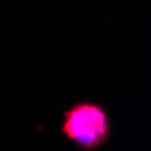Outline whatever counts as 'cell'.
Returning a JSON list of instances; mask_svg holds the SVG:
<instances>
[{
    "label": "cell",
    "mask_w": 151,
    "mask_h": 151,
    "mask_svg": "<svg viewBox=\"0 0 151 151\" xmlns=\"http://www.w3.org/2000/svg\"><path fill=\"white\" fill-rule=\"evenodd\" d=\"M111 117L99 103L81 101L63 111L61 133L79 149L96 151L111 139Z\"/></svg>",
    "instance_id": "cell-1"
}]
</instances>
